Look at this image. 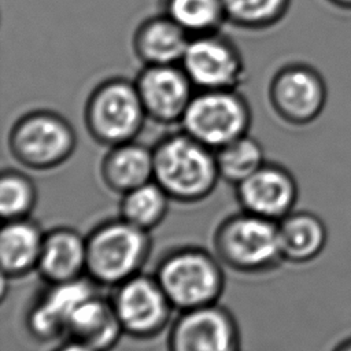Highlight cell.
<instances>
[{
	"label": "cell",
	"instance_id": "obj_1",
	"mask_svg": "<svg viewBox=\"0 0 351 351\" xmlns=\"http://www.w3.org/2000/svg\"><path fill=\"white\" fill-rule=\"evenodd\" d=\"M152 155L154 181L178 203L204 200L221 180L215 151L184 130L159 140Z\"/></svg>",
	"mask_w": 351,
	"mask_h": 351
},
{
	"label": "cell",
	"instance_id": "obj_2",
	"mask_svg": "<svg viewBox=\"0 0 351 351\" xmlns=\"http://www.w3.org/2000/svg\"><path fill=\"white\" fill-rule=\"evenodd\" d=\"M152 248L149 232L122 219H107L86 236V276L101 287L122 284L143 271Z\"/></svg>",
	"mask_w": 351,
	"mask_h": 351
},
{
	"label": "cell",
	"instance_id": "obj_3",
	"mask_svg": "<svg viewBox=\"0 0 351 351\" xmlns=\"http://www.w3.org/2000/svg\"><path fill=\"white\" fill-rule=\"evenodd\" d=\"M223 265L199 247L176 248L158 262L154 276L178 311L218 303L223 288Z\"/></svg>",
	"mask_w": 351,
	"mask_h": 351
},
{
	"label": "cell",
	"instance_id": "obj_4",
	"mask_svg": "<svg viewBox=\"0 0 351 351\" xmlns=\"http://www.w3.org/2000/svg\"><path fill=\"white\" fill-rule=\"evenodd\" d=\"M213 245L221 263L244 274L265 273L282 262L277 222L240 211L217 226Z\"/></svg>",
	"mask_w": 351,
	"mask_h": 351
},
{
	"label": "cell",
	"instance_id": "obj_5",
	"mask_svg": "<svg viewBox=\"0 0 351 351\" xmlns=\"http://www.w3.org/2000/svg\"><path fill=\"white\" fill-rule=\"evenodd\" d=\"M147 112L136 84L126 78H108L89 95L84 121L92 138L106 147L136 140Z\"/></svg>",
	"mask_w": 351,
	"mask_h": 351
},
{
	"label": "cell",
	"instance_id": "obj_6",
	"mask_svg": "<svg viewBox=\"0 0 351 351\" xmlns=\"http://www.w3.org/2000/svg\"><path fill=\"white\" fill-rule=\"evenodd\" d=\"M77 147L71 123L58 112L30 111L12 125L8 148L12 158L26 169L52 170L70 159Z\"/></svg>",
	"mask_w": 351,
	"mask_h": 351
},
{
	"label": "cell",
	"instance_id": "obj_7",
	"mask_svg": "<svg viewBox=\"0 0 351 351\" xmlns=\"http://www.w3.org/2000/svg\"><path fill=\"white\" fill-rule=\"evenodd\" d=\"M181 125L184 132L215 151L248 133L251 110L236 89L199 90Z\"/></svg>",
	"mask_w": 351,
	"mask_h": 351
},
{
	"label": "cell",
	"instance_id": "obj_8",
	"mask_svg": "<svg viewBox=\"0 0 351 351\" xmlns=\"http://www.w3.org/2000/svg\"><path fill=\"white\" fill-rule=\"evenodd\" d=\"M110 300L123 333L138 340L159 336L174 310L156 277L143 271L117 285Z\"/></svg>",
	"mask_w": 351,
	"mask_h": 351
},
{
	"label": "cell",
	"instance_id": "obj_9",
	"mask_svg": "<svg viewBox=\"0 0 351 351\" xmlns=\"http://www.w3.org/2000/svg\"><path fill=\"white\" fill-rule=\"evenodd\" d=\"M169 351H240L233 314L219 303L180 311L167 335Z\"/></svg>",
	"mask_w": 351,
	"mask_h": 351
},
{
	"label": "cell",
	"instance_id": "obj_10",
	"mask_svg": "<svg viewBox=\"0 0 351 351\" xmlns=\"http://www.w3.org/2000/svg\"><path fill=\"white\" fill-rule=\"evenodd\" d=\"M180 64L199 90L236 89L245 73L240 51L218 32L192 37Z\"/></svg>",
	"mask_w": 351,
	"mask_h": 351
},
{
	"label": "cell",
	"instance_id": "obj_11",
	"mask_svg": "<svg viewBox=\"0 0 351 351\" xmlns=\"http://www.w3.org/2000/svg\"><path fill=\"white\" fill-rule=\"evenodd\" d=\"M134 84L147 117L163 125L181 123L195 95L181 64L144 66Z\"/></svg>",
	"mask_w": 351,
	"mask_h": 351
},
{
	"label": "cell",
	"instance_id": "obj_12",
	"mask_svg": "<svg viewBox=\"0 0 351 351\" xmlns=\"http://www.w3.org/2000/svg\"><path fill=\"white\" fill-rule=\"evenodd\" d=\"M96 292V284L88 276L47 284V288L34 299L26 313L27 332L41 343L66 336V324L71 313Z\"/></svg>",
	"mask_w": 351,
	"mask_h": 351
},
{
	"label": "cell",
	"instance_id": "obj_13",
	"mask_svg": "<svg viewBox=\"0 0 351 351\" xmlns=\"http://www.w3.org/2000/svg\"><path fill=\"white\" fill-rule=\"evenodd\" d=\"M236 196L243 211L278 222L292 211L298 200V184L285 167L265 162L236 185Z\"/></svg>",
	"mask_w": 351,
	"mask_h": 351
},
{
	"label": "cell",
	"instance_id": "obj_14",
	"mask_svg": "<svg viewBox=\"0 0 351 351\" xmlns=\"http://www.w3.org/2000/svg\"><path fill=\"white\" fill-rule=\"evenodd\" d=\"M269 99L280 118L291 123H306L315 118L324 100L315 74L304 67H285L271 80Z\"/></svg>",
	"mask_w": 351,
	"mask_h": 351
},
{
	"label": "cell",
	"instance_id": "obj_15",
	"mask_svg": "<svg viewBox=\"0 0 351 351\" xmlns=\"http://www.w3.org/2000/svg\"><path fill=\"white\" fill-rule=\"evenodd\" d=\"M37 271L47 284L86 276V237L66 226L45 232Z\"/></svg>",
	"mask_w": 351,
	"mask_h": 351
},
{
	"label": "cell",
	"instance_id": "obj_16",
	"mask_svg": "<svg viewBox=\"0 0 351 351\" xmlns=\"http://www.w3.org/2000/svg\"><path fill=\"white\" fill-rule=\"evenodd\" d=\"M125 335L112 303L97 292L84 300L69 317L66 337L96 351H110Z\"/></svg>",
	"mask_w": 351,
	"mask_h": 351
},
{
	"label": "cell",
	"instance_id": "obj_17",
	"mask_svg": "<svg viewBox=\"0 0 351 351\" xmlns=\"http://www.w3.org/2000/svg\"><path fill=\"white\" fill-rule=\"evenodd\" d=\"M191 36L166 14L140 23L133 36V49L144 66L180 64Z\"/></svg>",
	"mask_w": 351,
	"mask_h": 351
},
{
	"label": "cell",
	"instance_id": "obj_18",
	"mask_svg": "<svg viewBox=\"0 0 351 351\" xmlns=\"http://www.w3.org/2000/svg\"><path fill=\"white\" fill-rule=\"evenodd\" d=\"M45 232L30 217L4 221L0 232L1 274L19 278L37 270Z\"/></svg>",
	"mask_w": 351,
	"mask_h": 351
},
{
	"label": "cell",
	"instance_id": "obj_19",
	"mask_svg": "<svg viewBox=\"0 0 351 351\" xmlns=\"http://www.w3.org/2000/svg\"><path fill=\"white\" fill-rule=\"evenodd\" d=\"M100 176L104 185L119 195L152 181V148L136 140L110 147L100 163Z\"/></svg>",
	"mask_w": 351,
	"mask_h": 351
},
{
	"label": "cell",
	"instance_id": "obj_20",
	"mask_svg": "<svg viewBox=\"0 0 351 351\" xmlns=\"http://www.w3.org/2000/svg\"><path fill=\"white\" fill-rule=\"evenodd\" d=\"M282 259L307 263L318 258L328 241L325 223L313 213L291 211L277 222Z\"/></svg>",
	"mask_w": 351,
	"mask_h": 351
},
{
	"label": "cell",
	"instance_id": "obj_21",
	"mask_svg": "<svg viewBox=\"0 0 351 351\" xmlns=\"http://www.w3.org/2000/svg\"><path fill=\"white\" fill-rule=\"evenodd\" d=\"M170 200V196L152 180L121 195L119 217L138 229L151 232L166 218Z\"/></svg>",
	"mask_w": 351,
	"mask_h": 351
},
{
	"label": "cell",
	"instance_id": "obj_22",
	"mask_svg": "<svg viewBox=\"0 0 351 351\" xmlns=\"http://www.w3.org/2000/svg\"><path fill=\"white\" fill-rule=\"evenodd\" d=\"M215 159L221 180L234 186L265 165L262 145L248 133L215 149Z\"/></svg>",
	"mask_w": 351,
	"mask_h": 351
},
{
	"label": "cell",
	"instance_id": "obj_23",
	"mask_svg": "<svg viewBox=\"0 0 351 351\" xmlns=\"http://www.w3.org/2000/svg\"><path fill=\"white\" fill-rule=\"evenodd\" d=\"M163 8L191 37L215 33L226 21L222 0H163Z\"/></svg>",
	"mask_w": 351,
	"mask_h": 351
},
{
	"label": "cell",
	"instance_id": "obj_24",
	"mask_svg": "<svg viewBox=\"0 0 351 351\" xmlns=\"http://www.w3.org/2000/svg\"><path fill=\"white\" fill-rule=\"evenodd\" d=\"M38 192L34 181L15 169L0 176V214L3 221L29 218L36 208Z\"/></svg>",
	"mask_w": 351,
	"mask_h": 351
},
{
	"label": "cell",
	"instance_id": "obj_25",
	"mask_svg": "<svg viewBox=\"0 0 351 351\" xmlns=\"http://www.w3.org/2000/svg\"><path fill=\"white\" fill-rule=\"evenodd\" d=\"M289 0H222L226 21L244 29L274 25L285 12Z\"/></svg>",
	"mask_w": 351,
	"mask_h": 351
},
{
	"label": "cell",
	"instance_id": "obj_26",
	"mask_svg": "<svg viewBox=\"0 0 351 351\" xmlns=\"http://www.w3.org/2000/svg\"><path fill=\"white\" fill-rule=\"evenodd\" d=\"M53 351H96L77 340L73 339H67L66 341H63L62 344H59Z\"/></svg>",
	"mask_w": 351,
	"mask_h": 351
},
{
	"label": "cell",
	"instance_id": "obj_27",
	"mask_svg": "<svg viewBox=\"0 0 351 351\" xmlns=\"http://www.w3.org/2000/svg\"><path fill=\"white\" fill-rule=\"evenodd\" d=\"M335 351H351V339H347L337 350Z\"/></svg>",
	"mask_w": 351,
	"mask_h": 351
}]
</instances>
